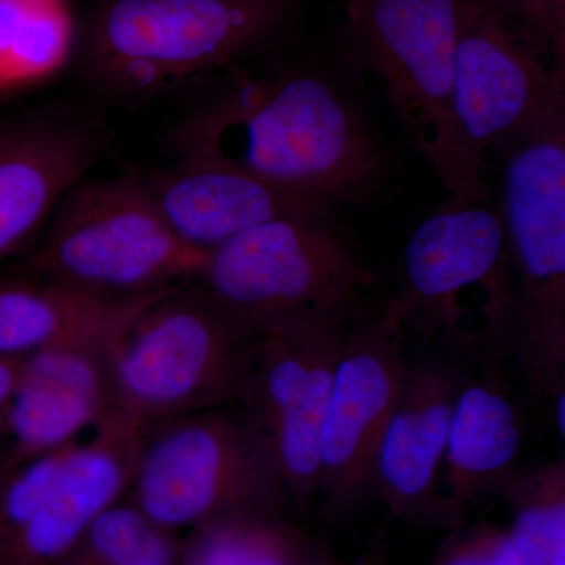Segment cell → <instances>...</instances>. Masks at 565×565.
Returning <instances> with one entry per match:
<instances>
[{
	"mask_svg": "<svg viewBox=\"0 0 565 565\" xmlns=\"http://www.w3.org/2000/svg\"><path fill=\"white\" fill-rule=\"evenodd\" d=\"M343 46L275 71L193 111L177 150L221 156L248 172L310 193L333 207H366L384 191L393 159Z\"/></svg>",
	"mask_w": 565,
	"mask_h": 565,
	"instance_id": "cell-1",
	"label": "cell"
},
{
	"mask_svg": "<svg viewBox=\"0 0 565 565\" xmlns=\"http://www.w3.org/2000/svg\"><path fill=\"white\" fill-rule=\"evenodd\" d=\"M465 0H351L341 46L384 87L405 140L423 156L451 204L490 203L452 111Z\"/></svg>",
	"mask_w": 565,
	"mask_h": 565,
	"instance_id": "cell-2",
	"label": "cell"
},
{
	"mask_svg": "<svg viewBox=\"0 0 565 565\" xmlns=\"http://www.w3.org/2000/svg\"><path fill=\"white\" fill-rule=\"evenodd\" d=\"M253 341L189 278L145 305L107 355V414L145 433L156 424L233 404Z\"/></svg>",
	"mask_w": 565,
	"mask_h": 565,
	"instance_id": "cell-3",
	"label": "cell"
},
{
	"mask_svg": "<svg viewBox=\"0 0 565 565\" xmlns=\"http://www.w3.org/2000/svg\"><path fill=\"white\" fill-rule=\"evenodd\" d=\"M193 250L163 221L140 174L82 178L50 218L20 274L109 302L143 299L195 275Z\"/></svg>",
	"mask_w": 565,
	"mask_h": 565,
	"instance_id": "cell-4",
	"label": "cell"
},
{
	"mask_svg": "<svg viewBox=\"0 0 565 565\" xmlns=\"http://www.w3.org/2000/svg\"><path fill=\"white\" fill-rule=\"evenodd\" d=\"M193 280L252 337L344 318L373 285L333 218H280L204 253Z\"/></svg>",
	"mask_w": 565,
	"mask_h": 565,
	"instance_id": "cell-5",
	"label": "cell"
},
{
	"mask_svg": "<svg viewBox=\"0 0 565 565\" xmlns=\"http://www.w3.org/2000/svg\"><path fill=\"white\" fill-rule=\"evenodd\" d=\"M500 154L498 211L516 270L509 355L550 399L565 388V111Z\"/></svg>",
	"mask_w": 565,
	"mask_h": 565,
	"instance_id": "cell-6",
	"label": "cell"
},
{
	"mask_svg": "<svg viewBox=\"0 0 565 565\" xmlns=\"http://www.w3.org/2000/svg\"><path fill=\"white\" fill-rule=\"evenodd\" d=\"M297 0H109L88 70L104 90L141 95L237 61L288 29Z\"/></svg>",
	"mask_w": 565,
	"mask_h": 565,
	"instance_id": "cell-7",
	"label": "cell"
},
{
	"mask_svg": "<svg viewBox=\"0 0 565 565\" xmlns=\"http://www.w3.org/2000/svg\"><path fill=\"white\" fill-rule=\"evenodd\" d=\"M129 489L132 504L163 531L241 509L288 508L269 446L233 404L145 430Z\"/></svg>",
	"mask_w": 565,
	"mask_h": 565,
	"instance_id": "cell-8",
	"label": "cell"
},
{
	"mask_svg": "<svg viewBox=\"0 0 565 565\" xmlns=\"http://www.w3.org/2000/svg\"><path fill=\"white\" fill-rule=\"evenodd\" d=\"M512 267L500 211L445 202L412 233L399 285L385 303L405 330L475 363L465 294H479L514 330Z\"/></svg>",
	"mask_w": 565,
	"mask_h": 565,
	"instance_id": "cell-9",
	"label": "cell"
},
{
	"mask_svg": "<svg viewBox=\"0 0 565 565\" xmlns=\"http://www.w3.org/2000/svg\"><path fill=\"white\" fill-rule=\"evenodd\" d=\"M353 315L255 337L233 401L269 446L288 508L299 516L318 497L322 424Z\"/></svg>",
	"mask_w": 565,
	"mask_h": 565,
	"instance_id": "cell-10",
	"label": "cell"
},
{
	"mask_svg": "<svg viewBox=\"0 0 565 565\" xmlns=\"http://www.w3.org/2000/svg\"><path fill=\"white\" fill-rule=\"evenodd\" d=\"M405 329L386 307L360 308L345 329L321 434L319 512L348 522L371 493L379 444L403 386Z\"/></svg>",
	"mask_w": 565,
	"mask_h": 565,
	"instance_id": "cell-11",
	"label": "cell"
},
{
	"mask_svg": "<svg viewBox=\"0 0 565 565\" xmlns=\"http://www.w3.org/2000/svg\"><path fill=\"white\" fill-rule=\"evenodd\" d=\"M452 111L471 161L503 152L565 111V65L527 43L490 3L465 0Z\"/></svg>",
	"mask_w": 565,
	"mask_h": 565,
	"instance_id": "cell-12",
	"label": "cell"
},
{
	"mask_svg": "<svg viewBox=\"0 0 565 565\" xmlns=\"http://www.w3.org/2000/svg\"><path fill=\"white\" fill-rule=\"evenodd\" d=\"M449 351L407 355L403 386L374 467V493L392 520L446 530L441 465L460 390L473 370Z\"/></svg>",
	"mask_w": 565,
	"mask_h": 565,
	"instance_id": "cell-13",
	"label": "cell"
},
{
	"mask_svg": "<svg viewBox=\"0 0 565 565\" xmlns=\"http://www.w3.org/2000/svg\"><path fill=\"white\" fill-rule=\"evenodd\" d=\"M173 233L206 253L280 218H333L337 207L202 151L180 152L166 169L140 174Z\"/></svg>",
	"mask_w": 565,
	"mask_h": 565,
	"instance_id": "cell-14",
	"label": "cell"
},
{
	"mask_svg": "<svg viewBox=\"0 0 565 565\" xmlns=\"http://www.w3.org/2000/svg\"><path fill=\"white\" fill-rule=\"evenodd\" d=\"M104 141L102 126L73 111H39L0 128V262L50 222Z\"/></svg>",
	"mask_w": 565,
	"mask_h": 565,
	"instance_id": "cell-15",
	"label": "cell"
},
{
	"mask_svg": "<svg viewBox=\"0 0 565 565\" xmlns=\"http://www.w3.org/2000/svg\"><path fill=\"white\" fill-rule=\"evenodd\" d=\"M141 430L107 414L88 444H76L39 511L0 553V565H54L131 484Z\"/></svg>",
	"mask_w": 565,
	"mask_h": 565,
	"instance_id": "cell-16",
	"label": "cell"
},
{
	"mask_svg": "<svg viewBox=\"0 0 565 565\" xmlns=\"http://www.w3.org/2000/svg\"><path fill=\"white\" fill-rule=\"evenodd\" d=\"M107 356L85 349H50L22 359L20 385L0 416L10 462H28L76 441L109 412Z\"/></svg>",
	"mask_w": 565,
	"mask_h": 565,
	"instance_id": "cell-17",
	"label": "cell"
},
{
	"mask_svg": "<svg viewBox=\"0 0 565 565\" xmlns=\"http://www.w3.org/2000/svg\"><path fill=\"white\" fill-rule=\"evenodd\" d=\"M493 366L471 373L457 396L440 475L446 531L467 522L519 468L522 422Z\"/></svg>",
	"mask_w": 565,
	"mask_h": 565,
	"instance_id": "cell-18",
	"label": "cell"
},
{
	"mask_svg": "<svg viewBox=\"0 0 565 565\" xmlns=\"http://www.w3.org/2000/svg\"><path fill=\"white\" fill-rule=\"evenodd\" d=\"M156 296L109 302L21 274L0 277V356L65 348L107 356Z\"/></svg>",
	"mask_w": 565,
	"mask_h": 565,
	"instance_id": "cell-19",
	"label": "cell"
},
{
	"mask_svg": "<svg viewBox=\"0 0 565 565\" xmlns=\"http://www.w3.org/2000/svg\"><path fill=\"white\" fill-rule=\"evenodd\" d=\"M182 565H300L321 545L281 512L241 509L192 527Z\"/></svg>",
	"mask_w": 565,
	"mask_h": 565,
	"instance_id": "cell-20",
	"label": "cell"
},
{
	"mask_svg": "<svg viewBox=\"0 0 565 565\" xmlns=\"http://www.w3.org/2000/svg\"><path fill=\"white\" fill-rule=\"evenodd\" d=\"M523 565H565V460L519 465L497 490Z\"/></svg>",
	"mask_w": 565,
	"mask_h": 565,
	"instance_id": "cell-21",
	"label": "cell"
},
{
	"mask_svg": "<svg viewBox=\"0 0 565 565\" xmlns=\"http://www.w3.org/2000/svg\"><path fill=\"white\" fill-rule=\"evenodd\" d=\"M73 24L66 0H0V77L52 73L68 55Z\"/></svg>",
	"mask_w": 565,
	"mask_h": 565,
	"instance_id": "cell-22",
	"label": "cell"
},
{
	"mask_svg": "<svg viewBox=\"0 0 565 565\" xmlns=\"http://www.w3.org/2000/svg\"><path fill=\"white\" fill-rule=\"evenodd\" d=\"M66 557L70 565H178L167 531L120 501L96 516Z\"/></svg>",
	"mask_w": 565,
	"mask_h": 565,
	"instance_id": "cell-23",
	"label": "cell"
},
{
	"mask_svg": "<svg viewBox=\"0 0 565 565\" xmlns=\"http://www.w3.org/2000/svg\"><path fill=\"white\" fill-rule=\"evenodd\" d=\"M427 565H523L509 527L490 522L452 527Z\"/></svg>",
	"mask_w": 565,
	"mask_h": 565,
	"instance_id": "cell-24",
	"label": "cell"
},
{
	"mask_svg": "<svg viewBox=\"0 0 565 565\" xmlns=\"http://www.w3.org/2000/svg\"><path fill=\"white\" fill-rule=\"evenodd\" d=\"M520 35L565 65V0H490Z\"/></svg>",
	"mask_w": 565,
	"mask_h": 565,
	"instance_id": "cell-25",
	"label": "cell"
},
{
	"mask_svg": "<svg viewBox=\"0 0 565 565\" xmlns=\"http://www.w3.org/2000/svg\"><path fill=\"white\" fill-rule=\"evenodd\" d=\"M22 359L0 356V416L9 407L11 397L20 385Z\"/></svg>",
	"mask_w": 565,
	"mask_h": 565,
	"instance_id": "cell-26",
	"label": "cell"
},
{
	"mask_svg": "<svg viewBox=\"0 0 565 565\" xmlns=\"http://www.w3.org/2000/svg\"><path fill=\"white\" fill-rule=\"evenodd\" d=\"M381 548V545L373 546V548L367 550L366 553H363V555L360 556L359 559L353 561V563H343V561L338 559V557L333 555L329 546L321 542V545H319V548L316 550L313 555L308 557V559L300 565H374L375 557H377Z\"/></svg>",
	"mask_w": 565,
	"mask_h": 565,
	"instance_id": "cell-27",
	"label": "cell"
},
{
	"mask_svg": "<svg viewBox=\"0 0 565 565\" xmlns=\"http://www.w3.org/2000/svg\"><path fill=\"white\" fill-rule=\"evenodd\" d=\"M550 401L553 403V422H555V427L557 430V435H559L561 441H564L565 437V388L559 390L550 397Z\"/></svg>",
	"mask_w": 565,
	"mask_h": 565,
	"instance_id": "cell-28",
	"label": "cell"
},
{
	"mask_svg": "<svg viewBox=\"0 0 565 565\" xmlns=\"http://www.w3.org/2000/svg\"><path fill=\"white\" fill-rule=\"evenodd\" d=\"M13 468L14 465L10 462L9 457H0V486H2L3 479L7 478V475H9Z\"/></svg>",
	"mask_w": 565,
	"mask_h": 565,
	"instance_id": "cell-29",
	"label": "cell"
},
{
	"mask_svg": "<svg viewBox=\"0 0 565 565\" xmlns=\"http://www.w3.org/2000/svg\"><path fill=\"white\" fill-rule=\"evenodd\" d=\"M374 565H390L388 559H386V555L384 548H381L377 557H375Z\"/></svg>",
	"mask_w": 565,
	"mask_h": 565,
	"instance_id": "cell-30",
	"label": "cell"
},
{
	"mask_svg": "<svg viewBox=\"0 0 565 565\" xmlns=\"http://www.w3.org/2000/svg\"><path fill=\"white\" fill-rule=\"evenodd\" d=\"M481 2L489 3V2H490V0H481Z\"/></svg>",
	"mask_w": 565,
	"mask_h": 565,
	"instance_id": "cell-31",
	"label": "cell"
},
{
	"mask_svg": "<svg viewBox=\"0 0 565 565\" xmlns=\"http://www.w3.org/2000/svg\"><path fill=\"white\" fill-rule=\"evenodd\" d=\"M0 434H2V429H0Z\"/></svg>",
	"mask_w": 565,
	"mask_h": 565,
	"instance_id": "cell-32",
	"label": "cell"
}]
</instances>
